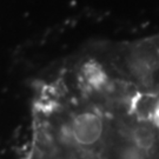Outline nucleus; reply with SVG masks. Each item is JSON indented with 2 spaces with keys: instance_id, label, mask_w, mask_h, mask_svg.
Segmentation results:
<instances>
[{
  "instance_id": "obj_1",
  "label": "nucleus",
  "mask_w": 159,
  "mask_h": 159,
  "mask_svg": "<svg viewBox=\"0 0 159 159\" xmlns=\"http://www.w3.org/2000/svg\"><path fill=\"white\" fill-rule=\"evenodd\" d=\"M116 60L121 74L153 97L159 108V37L117 46Z\"/></svg>"
}]
</instances>
